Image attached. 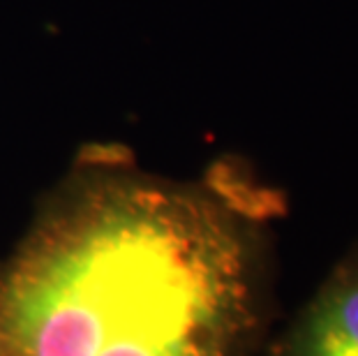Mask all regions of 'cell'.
<instances>
[{"mask_svg":"<svg viewBox=\"0 0 358 356\" xmlns=\"http://www.w3.org/2000/svg\"><path fill=\"white\" fill-rule=\"evenodd\" d=\"M264 197L88 155L0 262V356H259L273 292Z\"/></svg>","mask_w":358,"mask_h":356,"instance_id":"1","label":"cell"},{"mask_svg":"<svg viewBox=\"0 0 358 356\" xmlns=\"http://www.w3.org/2000/svg\"><path fill=\"white\" fill-rule=\"evenodd\" d=\"M266 356H358V252L347 257L312 294Z\"/></svg>","mask_w":358,"mask_h":356,"instance_id":"2","label":"cell"}]
</instances>
